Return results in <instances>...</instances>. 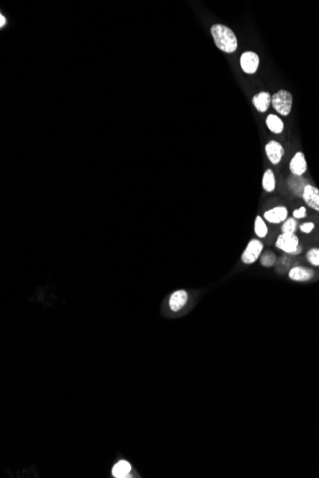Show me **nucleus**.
<instances>
[{
	"instance_id": "f257e3e1",
	"label": "nucleus",
	"mask_w": 319,
	"mask_h": 478,
	"mask_svg": "<svg viewBox=\"0 0 319 478\" xmlns=\"http://www.w3.org/2000/svg\"><path fill=\"white\" fill-rule=\"evenodd\" d=\"M215 44L225 53H231L238 47L237 37L231 28L222 24H215L210 29Z\"/></svg>"
},
{
	"instance_id": "f03ea898",
	"label": "nucleus",
	"mask_w": 319,
	"mask_h": 478,
	"mask_svg": "<svg viewBox=\"0 0 319 478\" xmlns=\"http://www.w3.org/2000/svg\"><path fill=\"white\" fill-rule=\"evenodd\" d=\"M275 247L290 255H298L302 251L299 239L295 233H281L276 240Z\"/></svg>"
},
{
	"instance_id": "7ed1b4c3",
	"label": "nucleus",
	"mask_w": 319,
	"mask_h": 478,
	"mask_svg": "<svg viewBox=\"0 0 319 478\" xmlns=\"http://www.w3.org/2000/svg\"><path fill=\"white\" fill-rule=\"evenodd\" d=\"M272 104L278 114L289 115L293 107V96L289 91L280 90L272 97Z\"/></svg>"
},
{
	"instance_id": "20e7f679",
	"label": "nucleus",
	"mask_w": 319,
	"mask_h": 478,
	"mask_svg": "<svg viewBox=\"0 0 319 478\" xmlns=\"http://www.w3.org/2000/svg\"><path fill=\"white\" fill-rule=\"evenodd\" d=\"M264 246L261 241L257 239L250 240L245 251L242 253L241 260L246 265H252L261 257Z\"/></svg>"
},
{
	"instance_id": "39448f33",
	"label": "nucleus",
	"mask_w": 319,
	"mask_h": 478,
	"mask_svg": "<svg viewBox=\"0 0 319 478\" xmlns=\"http://www.w3.org/2000/svg\"><path fill=\"white\" fill-rule=\"evenodd\" d=\"M259 62H260V59L257 53L250 52V51L242 53L240 57V64H241L242 70L246 74H249V75H252L257 71Z\"/></svg>"
},
{
	"instance_id": "423d86ee",
	"label": "nucleus",
	"mask_w": 319,
	"mask_h": 478,
	"mask_svg": "<svg viewBox=\"0 0 319 478\" xmlns=\"http://www.w3.org/2000/svg\"><path fill=\"white\" fill-rule=\"evenodd\" d=\"M265 151L268 159L275 165H277L282 160L285 155V150L282 144L276 141H270L268 142L265 146Z\"/></svg>"
},
{
	"instance_id": "0eeeda50",
	"label": "nucleus",
	"mask_w": 319,
	"mask_h": 478,
	"mask_svg": "<svg viewBox=\"0 0 319 478\" xmlns=\"http://www.w3.org/2000/svg\"><path fill=\"white\" fill-rule=\"evenodd\" d=\"M302 198L310 208L319 212V190L315 186L306 185L302 193Z\"/></svg>"
},
{
	"instance_id": "6e6552de",
	"label": "nucleus",
	"mask_w": 319,
	"mask_h": 478,
	"mask_svg": "<svg viewBox=\"0 0 319 478\" xmlns=\"http://www.w3.org/2000/svg\"><path fill=\"white\" fill-rule=\"evenodd\" d=\"M307 169L308 165L304 153L300 151L296 152L290 162V170L292 174L296 177H301L307 172Z\"/></svg>"
},
{
	"instance_id": "1a4fd4ad",
	"label": "nucleus",
	"mask_w": 319,
	"mask_h": 478,
	"mask_svg": "<svg viewBox=\"0 0 319 478\" xmlns=\"http://www.w3.org/2000/svg\"><path fill=\"white\" fill-rule=\"evenodd\" d=\"M314 276V271L305 266H294L289 271V278L294 282H308Z\"/></svg>"
},
{
	"instance_id": "9d476101",
	"label": "nucleus",
	"mask_w": 319,
	"mask_h": 478,
	"mask_svg": "<svg viewBox=\"0 0 319 478\" xmlns=\"http://www.w3.org/2000/svg\"><path fill=\"white\" fill-rule=\"evenodd\" d=\"M264 218L271 223H281L288 219V209L285 206H276L266 211Z\"/></svg>"
},
{
	"instance_id": "9b49d317",
	"label": "nucleus",
	"mask_w": 319,
	"mask_h": 478,
	"mask_svg": "<svg viewBox=\"0 0 319 478\" xmlns=\"http://www.w3.org/2000/svg\"><path fill=\"white\" fill-rule=\"evenodd\" d=\"M187 293L185 290H178L170 296L169 299V307L170 310L174 312H177L179 310H182L186 306L187 302Z\"/></svg>"
},
{
	"instance_id": "f8f14e48",
	"label": "nucleus",
	"mask_w": 319,
	"mask_h": 478,
	"mask_svg": "<svg viewBox=\"0 0 319 478\" xmlns=\"http://www.w3.org/2000/svg\"><path fill=\"white\" fill-rule=\"evenodd\" d=\"M252 103L258 112L265 113L272 103V96L269 92H260L252 98Z\"/></svg>"
},
{
	"instance_id": "ddd939ff",
	"label": "nucleus",
	"mask_w": 319,
	"mask_h": 478,
	"mask_svg": "<svg viewBox=\"0 0 319 478\" xmlns=\"http://www.w3.org/2000/svg\"><path fill=\"white\" fill-rule=\"evenodd\" d=\"M266 124L270 131H272L273 133L281 134L283 132V121L278 115H274V114L268 115Z\"/></svg>"
},
{
	"instance_id": "4468645a",
	"label": "nucleus",
	"mask_w": 319,
	"mask_h": 478,
	"mask_svg": "<svg viewBox=\"0 0 319 478\" xmlns=\"http://www.w3.org/2000/svg\"><path fill=\"white\" fill-rule=\"evenodd\" d=\"M262 186H263V189L267 192L275 191L276 181H275V173L272 169H268L267 171H265L263 180H262Z\"/></svg>"
},
{
	"instance_id": "2eb2a0df",
	"label": "nucleus",
	"mask_w": 319,
	"mask_h": 478,
	"mask_svg": "<svg viewBox=\"0 0 319 478\" xmlns=\"http://www.w3.org/2000/svg\"><path fill=\"white\" fill-rule=\"evenodd\" d=\"M131 470V465L127 461H120L113 468V475L115 477H125Z\"/></svg>"
},
{
	"instance_id": "dca6fc26",
	"label": "nucleus",
	"mask_w": 319,
	"mask_h": 478,
	"mask_svg": "<svg viewBox=\"0 0 319 478\" xmlns=\"http://www.w3.org/2000/svg\"><path fill=\"white\" fill-rule=\"evenodd\" d=\"M254 232H255V234L257 235L258 238H261V239L266 238V236L268 235L269 229H268L266 222L264 221V220L262 219V217H260V216H257L256 219H255V222H254Z\"/></svg>"
},
{
	"instance_id": "f3484780",
	"label": "nucleus",
	"mask_w": 319,
	"mask_h": 478,
	"mask_svg": "<svg viewBox=\"0 0 319 478\" xmlns=\"http://www.w3.org/2000/svg\"><path fill=\"white\" fill-rule=\"evenodd\" d=\"M260 263L264 267H271L274 266L276 263V256L275 253H273L270 250L264 252L263 255H261V258H260Z\"/></svg>"
},
{
	"instance_id": "a211bd4d",
	"label": "nucleus",
	"mask_w": 319,
	"mask_h": 478,
	"mask_svg": "<svg viewBox=\"0 0 319 478\" xmlns=\"http://www.w3.org/2000/svg\"><path fill=\"white\" fill-rule=\"evenodd\" d=\"M297 221L294 218H288L286 221H284L281 227L282 233H295L297 229Z\"/></svg>"
},
{
	"instance_id": "6ab92c4d",
	"label": "nucleus",
	"mask_w": 319,
	"mask_h": 478,
	"mask_svg": "<svg viewBox=\"0 0 319 478\" xmlns=\"http://www.w3.org/2000/svg\"><path fill=\"white\" fill-rule=\"evenodd\" d=\"M306 259L311 266H319V248H310L306 253Z\"/></svg>"
},
{
	"instance_id": "aec40b11",
	"label": "nucleus",
	"mask_w": 319,
	"mask_h": 478,
	"mask_svg": "<svg viewBox=\"0 0 319 478\" xmlns=\"http://www.w3.org/2000/svg\"><path fill=\"white\" fill-rule=\"evenodd\" d=\"M314 227H315V224H314L313 222L308 221V222L302 223L301 225H300V230H301V232H303V233L310 234V232L314 229Z\"/></svg>"
},
{
	"instance_id": "412c9836",
	"label": "nucleus",
	"mask_w": 319,
	"mask_h": 478,
	"mask_svg": "<svg viewBox=\"0 0 319 478\" xmlns=\"http://www.w3.org/2000/svg\"><path fill=\"white\" fill-rule=\"evenodd\" d=\"M293 216L294 219H303V218H306L307 217V209L306 207L304 206H301L299 209L297 210H294L293 212Z\"/></svg>"
},
{
	"instance_id": "4be33fe9",
	"label": "nucleus",
	"mask_w": 319,
	"mask_h": 478,
	"mask_svg": "<svg viewBox=\"0 0 319 478\" xmlns=\"http://www.w3.org/2000/svg\"><path fill=\"white\" fill-rule=\"evenodd\" d=\"M5 22H6V18H4V17L1 15V16H0V27H1V28H3Z\"/></svg>"
}]
</instances>
